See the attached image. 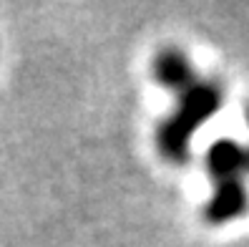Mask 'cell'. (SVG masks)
I'll list each match as a JSON object with an SVG mask.
<instances>
[{
	"label": "cell",
	"instance_id": "1",
	"mask_svg": "<svg viewBox=\"0 0 249 247\" xmlns=\"http://www.w3.org/2000/svg\"><path fill=\"white\" fill-rule=\"evenodd\" d=\"M224 96L214 81H196L189 91L181 94L174 114H169L164 124L156 129L159 154L169 164H184L189 159V147L196 129H201L212 116L222 109Z\"/></svg>",
	"mask_w": 249,
	"mask_h": 247
},
{
	"label": "cell",
	"instance_id": "2",
	"mask_svg": "<svg viewBox=\"0 0 249 247\" xmlns=\"http://www.w3.org/2000/svg\"><path fill=\"white\" fill-rule=\"evenodd\" d=\"M247 167H249V152L234 139H219L207 152V169L214 184L244 179Z\"/></svg>",
	"mask_w": 249,
	"mask_h": 247
},
{
	"label": "cell",
	"instance_id": "3",
	"mask_svg": "<svg viewBox=\"0 0 249 247\" xmlns=\"http://www.w3.org/2000/svg\"><path fill=\"white\" fill-rule=\"evenodd\" d=\"M249 207V194L244 179L237 182H222L214 184V192L204 207V220L209 225H227L231 220L242 217Z\"/></svg>",
	"mask_w": 249,
	"mask_h": 247
},
{
	"label": "cell",
	"instance_id": "4",
	"mask_svg": "<svg viewBox=\"0 0 249 247\" xmlns=\"http://www.w3.org/2000/svg\"><path fill=\"white\" fill-rule=\"evenodd\" d=\"M151 76L159 86H164L169 91H177V94L189 91L199 81L194 76V68L189 63V58L177 48H164L156 53L154 63H151Z\"/></svg>",
	"mask_w": 249,
	"mask_h": 247
},
{
	"label": "cell",
	"instance_id": "5",
	"mask_svg": "<svg viewBox=\"0 0 249 247\" xmlns=\"http://www.w3.org/2000/svg\"><path fill=\"white\" fill-rule=\"evenodd\" d=\"M247 121H249V109H247ZM247 152H249V149H247Z\"/></svg>",
	"mask_w": 249,
	"mask_h": 247
}]
</instances>
